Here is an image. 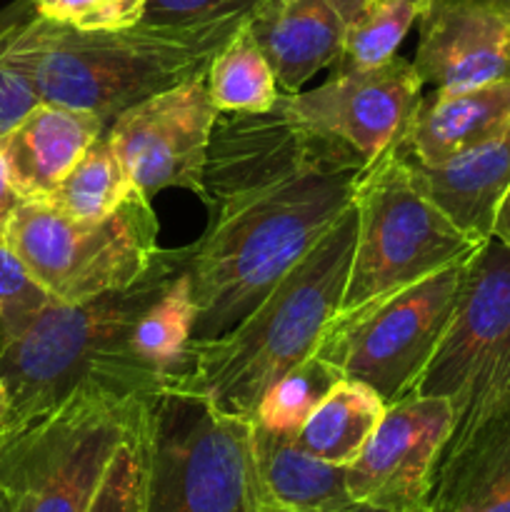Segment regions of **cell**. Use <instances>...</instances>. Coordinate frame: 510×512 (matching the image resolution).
<instances>
[{"instance_id":"cell-1","label":"cell","mask_w":510,"mask_h":512,"mask_svg":"<svg viewBox=\"0 0 510 512\" xmlns=\"http://www.w3.org/2000/svg\"><path fill=\"white\" fill-rule=\"evenodd\" d=\"M5 55L28 75L38 100L98 115L110 128L133 105L205 78L215 55L248 18L193 25L78 30L45 18L33 0L0 13Z\"/></svg>"},{"instance_id":"cell-2","label":"cell","mask_w":510,"mask_h":512,"mask_svg":"<svg viewBox=\"0 0 510 512\" xmlns=\"http://www.w3.org/2000/svg\"><path fill=\"white\" fill-rule=\"evenodd\" d=\"M188 260L190 245L160 250L148 273L128 288L75 305L50 300L18 333L0 340V383L8 393L0 438L35 423L80 390L153 400L175 388L173 375L133 353L130 335Z\"/></svg>"},{"instance_id":"cell-3","label":"cell","mask_w":510,"mask_h":512,"mask_svg":"<svg viewBox=\"0 0 510 512\" xmlns=\"http://www.w3.org/2000/svg\"><path fill=\"white\" fill-rule=\"evenodd\" d=\"M358 175L355 168L310 170L208 208L210 225L188 260L193 340L235 328L353 205Z\"/></svg>"},{"instance_id":"cell-4","label":"cell","mask_w":510,"mask_h":512,"mask_svg":"<svg viewBox=\"0 0 510 512\" xmlns=\"http://www.w3.org/2000/svg\"><path fill=\"white\" fill-rule=\"evenodd\" d=\"M355 235L350 205L235 328L190 343L178 388L253 420L265 390L318 350L348 283Z\"/></svg>"},{"instance_id":"cell-5","label":"cell","mask_w":510,"mask_h":512,"mask_svg":"<svg viewBox=\"0 0 510 512\" xmlns=\"http://www.w3.org/2000/svg\"><path fill=\"white\" fill-rule=\"evenodd\" d=\"M348 283L333 318L353 315L478 253L488 240L465 233L415 183L395 148L360 170Z\"/></svg>"},{"instance_id":"cell-6","label":"cell","mask_w":510,"mask_h":512,"mask_svg":"<svg viewBox=\"0 0 510 512\" xmlns=\"http://www.w3.org/2000/svg\"><path fill=\"white\" fill-rule=\"evenodd\" d=\"M250 430L203 395L163 390L148 410L143 512H265Z\"/></svg>"},{"instance_id":"cell-7","label":"cell","mask_w":510,"mask_h":512,"mask_svg":"<svg viewBox=\"0 0 510 512\" xmlns=\"http://www.w3.org/2000/svg\"><path fill=\"white\" fill-rule=\"evenodd\" d=\"M153 400L80 390L0 438V493L13 512L88 510L110 458L143 423Z\"/></svg>"},{"instance_id":"cell-8","label":"cell","mask_w":510,"mask_h":512,"mask_svg":"<svg viewBox=\"0 0 510 512\" xmlns=\"http://www.w3.org/2000/svg\"><path fill=\"white\" fill-rule=\"evenodd\" d=\"M5 243L55 303H85L143 278L158 260V218L150 198L133 195L98 223H78L45 200H25Z\"/></svg>"},{"instance_id":"cell-9","label":"cell","mask_w":510,"mask_h":512,"mask_svg":"<svg viewBox=\"0 0 510 512\" xmlns=\"http://www.w3.org/2000/svg\"><path fill=\"white\" fill-rule=\"evenodd\" d=\"M410 395L450 400V440L510 408V248L500 240L470 260L453 318Z\"/></svg>"},{"instance_id":"cell-10","label":"cell","mask_w":510,"mask_h":512,"mask_svg":"<svg viewBox=\"0 0 510 512\" xmlns=\"http://www.w3.org/2000/svg\"><path fill=\"white\" fill-rule=\"evenodd\" d=\"M473 255L353 315L333 318L320 338L323 360L360 380L385 405L408 398L455 313Z\"/></svg>"},{"instance_id":"cell-11","label":"cell","mask_w":510,"mask_h":512,"mask_svg":"<svg viewBox=\"0 0 510 512\" xmlns=\"http://www.w3.org/2000/svg\"><path fill=\"white\" fill-rule=\"evenodd\" d=\"M325 168L363 170L365 160L348 143L308 123L290 95L280 93L263 113L218 115L205 163L203 203L213 208L235 195Z\"/></svg>"},{"instance_id":"cell-12","label":"cell","mask_w":510,"mask_h":512,"mask_svg":"<svg viewBox=\"0 0 510 512\" xmlns=\"http://www.w3.org/2000/svg\"><path fill=\"white\" fill-rule=\"evenodd\" d=\"M218 115L208 83L198 78L128 108L105 135L145 198L165 188H183L203 200L205 163Z\"/></svg>"},{"instance_id":"cell-13","label":"cell","mask_w":510,"mask_h":512,"mask_svg":"<svg viewBox=\"0 0 510 512\" xmlns=\"http://www.w3.org/2000/svg\"><path fill=\"white\" fill-rule=\"evenodd\" d=\"M453 425L448 398L408 395L385 405L365 448L345 468L350 498L390 512H423Z\"/></svg>"},{"instance_id":"cell-14","label":"cell","mask_w":510,"mask_h":512,"mask_svg":"<svg viewBox=\"0 0 510 512\" xmlns=\"http://www.w3.org/2000/svg\"><path fill=\"white\" fill-rule=\"evenodd\" d=\"M308 123L348 143L365 168L395 148L423 98L413 60L390 58L355 73H335L313 90L288 93Z\"/></svg>"},{"instance_id":"cell-15","label":"cell","mask_w":510,"mask_h":512,"mask_svg":"<svg viewBox=\"0 0 510 512\" xmlns=\"http://www.w3.org/2000/svg\"><path fill=\"white\" fill-rule=\"evenodd\" d=\"M415 73L435 90L510 78V0H425Z\"/></svg>"},{"instance_id":"cell-16","label":"cell","mask_w":510,"mask_h":512,"mask_svg":"<svg viewBox=\"0 0 510 512\" xmlns=\"http://www.w3.org/2000/svg\"><path fill=\"white\" fill-rule=\"evenodd\" d=\"M375 0H268L248 18L278 80L280 93H298L315 73L335 65L350 25Z\"/></svg>"},{"instance_id":"cell-17","label":"cell","mask_w":510,"mask_h":512,"mask_svg":"<svg viewBox=\"0 0 510 512\" xmlns=\"http://www.w3.org/2000/svg\"><path fill=\"white\" fill-rule=\"evenodd\" d=\"M510 120V78L465 90L423 95L395 153L425 168H440L480 148Z\"/></svg>"},{"instance_id":"cell-18","label":"cell","mask_w":510,"mask_h":512,"mask_svg":"<svg viewBox=\"0 0 510 512\" xmlns=\"http://www.w3.org/2000/svg\"><path fill=\"white\" fill-rule=\"evenodd\" d=\"M105 130L103 120L88 110L43 100L35 103L0 135L8 175L20 198H48Z\"/></svg>"},{"instance_id":"cell-19","label":"cell","mask_w":510,"mask_h":512,"mask_svg":"<svg viewBox=\"0 0 510 512\" xmlns=\"http://www.w3.org/2000/svg\"><path fill=\"white\" fill-rule=\"evenodd\" d=\"M423 512H510V408L445 443Z\"/></svg>"},{"instance_id":"cell-20","label":"cell","mask_w":510,"mask_h":512,"mask_svg":"<svg viewBox=\"0 0 510 512\" xmlns=\"http://www.w3.org/2000/svg\"><path fill=\"white\" fill-rule=\"evenodd\" d=\"M403 163L420 190L465 233L480 240L493 238L495 208L510 183V120L495 138L453 163L440 168Z\"/></svg>"},{"instance_id":"cell-21","label":"cell","mask_w":510,"mask_h":512,"mask_svg":"<svg viewBox=\"0 0 510 512\" xmlns=\"http://www.w3.org/2000/svg\"><path fill=\"white\" fill-rule=\"evenodd\" d=\"M253 463L260 498L273 512H325L353 503L348 470L325 463L295 443L293 435L253 423Z\"/></svg>"},{"instance_id":"cell-22","label":"cell","mask_w":510,"mask_h":512,"mask_svg":"<svg viewBox=\"0 0 510 512\" xmlns=\"http://www.w3.org/2000/svg\"><path fill=\"white\" fill-rule=\"evenodd\" d=\"M383 413L385 403L373 388L360 380L340 378L293 438L315 458L348 468L365 448Z\"/></svg>"},{"instance_id":"cell-23","label":"cell","mask_w":510,"mask_h":512,"mask_svg":"<svg viewBox=\"0 0 510 512\" xmlns=\"http://www.w3.org/2000/svg\"><path fill=\"white\" fill-rule=\"evenodd\" d=\"M138 193L140 190L125 173L108 135H103L60 180V185L45 198V203L70 220L98 223Z\"/></svg>"},{"instance_id":"cell-24","label":"cell","mask_w":510,"mask_h":512,"mask_svg":"<svg viewBox=\"0 0 510 512\" xmlns=\"http://www.w3.org/2000/svg\"><path fill=\"white\" fill-rule=\"evenodd\" d=\"M218 113H263L280 98L278 80L245 20L205 73Z\"/></svg>"},{"instance_id":"cell-25","label":"cell","mask_w":510,"mask_h":512,"mask_svg":"<svg viewBox=\"0 0 510 512\" xmlns=\"http://www.w3.org/2000/svg\"><path fill=\"white\" fill-rule=\"evenodd\" d=\"M193 328L195 300L185 268L140 315L130 335V348L140 360L178 380L193 343Z\"/></svg>"},{"instance_id":"cell-26","label":"cell","mask_w":510,"mask_h":512,"mask_svg":"<svg viewBox=\"0 0 510 512\" xmlns=\"http://www.w3.org/2000/svg\"><path fill=\"white\" fill-rule=\"evenodd\" d=\"M340 378L343 375L338 368L313 353L265 390L253 423L275 433L295 435Z\"/></svg>"},{"instance_id":"cell-27","label":"cell","mask_w":510,"mask_h":512,"mask_svg":"<svg viewBox=\"0 0 510 512\" xmlns=\"http://www.w3.org/2000/svg\"><path fill=\"white\" fill-rule=\"evenodd\" d=\"M423 0H375L345 35L335 73H355L395 58L400 43L418 20Z\"/></svg>"},{"instance_id":"cell-28","label":"cell","mask_w":510,"mask_h":512,"mask_svg":"<svg viewBox=\"0 0 510 512\" xmlns=\"http://www.w3.org/2000/svg\"><path fill=\"white\" fill-rule=\"evenodd\" d=\"M150 410V408H148ZM148 478V413L115 450L85 512H143Z\"/></svg>"},{"instance_id":"cell-29","label":"cell","mask_w":510,"mask_h":512,"mask_svg":"<svg viewBox=\"0 0 510 512\" xmlns=\"http://www.w3.org/2000/svg\"><path fill=\"white\" fill-rule=\"evenodd\" d=\"M48 303L50 295L43 285L30 275L8 243H0V340L18 333Z\"/></svg>"},{"instance_id":"cell-30","label":"cell","mask_w":510,"mask_h":512,"mask_svg":"<svg viewBox=\"0 0 510 512\" xmlns=\"http://www.w3.org/2000/svg\"><path fill=\"white\" fill-rule=\"evenodd\" d=\"M145 0H53L40 15L78 30L128 28L143 18Z\"/></svg>"},{"instance_id":"cell-31","label":"cell","mask_w":510,"mask_h":512,"mask_svg":"<svg viewBox=\"0 0 510 512\" xmlns=\"http://www.w3.org/2000/svg\"><path fill=\"white\" fill-rule=\"evenodd\" d=\"M268 0H145L143 23L193 25L223 18H250Z\"/></svg>"},{"instance_id":"cell-32","label":"cell","mask_w":510,"mask_h":512,"mask_svg":"<svg viewBox=\"0 0 510 512\" xmlns=\"http://www.w3.org/2000/svg\"><path fill=\"white\" fill-rule=\"evenodd\" d=\"M35 103H40L28 75L5 55L3 20H0V135L13 128Z\"/></svg>"},{"instance_id":"cell-33","label":"cell","mask_w":510,"mask_h":512,"mask_svg":"<svg viewBox=\"0 0 510 512\" xmlns=\"http://www.w3.org/2000/svg\"><path fill=\"white\" fill-rule=\"evenodd\" d=\"M25 200L20 198V193L15 190L13 180L8 175V165H5L3 145H0V243H5V235H8L10 223H13L15 213L23 205Z\"/></svg>"},{"instance_id":"cell-34","label":"cell","mask_w":510,"mask_h":512,"mask_svg":"<svg viewBox=\"0 0 510 512\" xmlns=\"http://www.w3.org/2000/svg\"><path fill=\"white\" fill-rule=\"evenodd\" d=\"M493 238L500 240V243L508 245L510 248V183H508V188H505L503 198L498 200V208H495Z\"/></svg>"},{"instance_id":"cell-35","label":"cell","mask_w":510,"mask_h":512,"mask_svg":"<svg viewBox=\"0 0 510 512\" xmlns=\"http://www.w3.org/2000/svg\"><path fill=\"white\" fill-rule=\"evenodd\" d=\"M265 512H273V510H265ZM325 512H390L385 508H375V505H368V503H348L343 505V508H335V510H325Z\"/></svg>"},{"instance_id":"cell-36","label":"cell","mask_w":510,"mask_h":512,"mask_svg":"<svg viewBox=\"0 0 510 512\" xmlns=\"http://www.w3.org/2000/svg\"><path fill=\"white\" fill-rule=\"evenodd\" d=\"M5 420H8V393H5L3 383H0V430H3Z\"/></svg>"},{"instance_id":"cell-37","label":"cell","mask_w":510,"mask_h":512,"mask_svg":"<svg viewBox=\"0 0 510 512\" xmlns=\"http://www.w3.org/2000/svg\"><path fill=\"white\" fill-rule=\"evenodd\" d=\"M50 3H53V0H33V5H35V10H38V13H43V10L48 8Z\"/></svg>"},{"instance_id":"cell-38","label":"cell","mask_w":510,"mask_h":512,"mask_svg":"<svg viewBox=\"0 0 510 512\" xmlns=\"http://www.w3.org/2000/svg\"><path fill=\"white\" fill-rule=\"evenodd\" d=\"M0 512H13V508H10L8 498H5L3 493H0Z\"/></svg>"},{"instance_id":"cell-39","label":"cell","mask_w":510,"mask_h":512,"mask_svg":"<svg viewBox=\"0 0 510 512\" xmlns=\"http://www.w3.org/2000/svg\"><path fill=\"white\" fill-rule=\"evenodd\" d=\"M423 3H425V0H423Z\"/></svg>"}]
</instances>
